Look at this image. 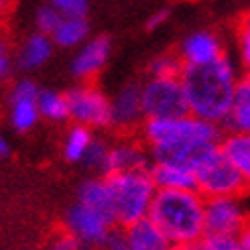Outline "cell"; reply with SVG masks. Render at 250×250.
Here are the masks:
<instances>
[{
    "label": "cell",
    "mask_w": 250,
    "mask_h": 250,
    "mask_svg": "<svg viewBox=\"0 0 250 250\" xmlns=\"http://www.w3.org/2000/svg\"><path fill=\"white\" fill-rule=\"evenodd\" d=\"M49 4H53L61 15H78L85 17L87 8H90V0H47Z\"/></svg>",
    "instance_id": "30"
},
{
    "label": "cell",
    "mask_w": 250,
    "mask_h": 250,
    "mask_svg": "<svg viewBox=\"0 0 250 250\" xmlns=\"http://www.w3.org/2000/svg\"><path fill=\"white\" fill-rule=\"evenodd\" d=\"M122 232L126 238V250H175V244L148 218L124 226Z\"/></svg>",
    "instance_id": "17"
},
{
    "label": "cell",
    "mask_w": 250,
    "mask_h": 250,
    "mask_svg": "<svg viewBox=\"0 0 250 250\" xmlns=\"http://www.w3.org/2000/svg\"><path fill=\"white\" fill-rule=\"evenodd\" d=\"M148 171L157 189H195V173L191 165L177 161H151Z\"/></svg>",
    "instance_id": "16"
},
{
    "label": "cell",
    "mask_w": 250,
    "mask_h": 250,
    "mask_svg": "<svg viewBox=\"0 0 250 250\" xmlns=\"http://www.w3.org/2000/svg\"><path fill=\"white\" fill-rule=\"evenodd\" d=\"M55 47L61 49H78L90 39V22L85 17L78 15H63L57 22L55 31L51 33Z\"/></svg>",
    "instance_id": "20"
},
{
    "label": "cell",
    "mask_w": 250,
    "mask_h": 250,
    "mask_svg": "<svg viewBox=\"0 0 250 250\" xmlns=\"http://www.w3.org/2000/svg\"><path fill=\"white\" fill-rule=\"evenodd\" d=\"M94 143H96V136L92 128L82 126V124H73L63 136L61 151H63V157L69 163H83V159L90 153Z\"/></svg>",
    "instance_id": "22"
},
{
    "label": "cell",
    "mask_w": 250,
    "mask_h": 250,
    "mask_svg": "<svg viewBox=\"0 0 250 250\" xmlns=\"http://www.w3.org/2000/svg\"><path fill=\"white\" fill-rule=\"evenodd\" d=\"M106 151H108V143L106 141H98L92 145L90 153L85 155L83 159V165L85 169L96 171L98 175H104V163H106Z\"/></svg>",
    "instance_id": "29"
},
{
    "label": "cell",
    "mask_w": 250,
    "mask_h": 250,
    "mask_svg": "<svg viewBox=\"0 0 250 250\" xmlns=\"http://www.w3.org/2000/svg\"><path fill=\"white\" fill-rule=\"evenodd\" d=\"M4 43V39H2V35H0V45H2Z\"/></svg>",
    "instance_id": "37"
},
{
    "label": "cell",
    "mask_w": 250,
    "mask_h": 250,
    "mask_svg": "<svg viewBox=\"0 0 250 250\" xmlns=\"http://www.w3.org/2000/svg\"><path fill=\"white\" fill-rule=\"evenodd\" d=\"M169 17H171V10H169V8H161V10L153 12V15L148 17V21H146V29L155 31V29H159V27H163V24L169 21Z\"/></svg>",
    "instance_id": "33"
},
{
    "label": "cell",
    "mask_w": 250,
    "mask_h": 250,
    "mask_svg": "<svg viewBox=\"0 0 250 250\" xmlns=\"http://www.w3.org/2000/svg\"><path fill=\"white\" fill-rule=\"evenodd\" d=\"M69 106V120L92 130H102L112 126L110 96L90 82H78L65 92Z\"/></svg>",
    "instance_id": "6"
},
{
    "label": "cell",
    "mask_w": 250,
    "mask_h": 250,
    "mask_svg": "<svg viewBox=\"0 0 250 250\" xmlns=\"http://www.w3.org/2000/svg\"><path fill=\"white\" fill-rule=\"evenodd\" d=\"M226 132H246L250 134V71H242L236 83L232 106L224 122Z\"/></svg>",
    "instance_id": "18"
},
{
    "label": "cell",
    "mask_w": 250,
    "mask_h": 250,
    "mask_svg": "<svg viewBox=\"0 0 250 250\" xmlns=\"http://www.w3.org/2000/svg\"><path fill=\"white\" fill-rule=\"evenodd\" d=\"M220 148L232 161V165L242 177L246 191H250V134L226 132L220 141Z\"/></svg>",
    "instance_id": "19"
},
{
    "label": "cell",
    "mask_w": 250,
    "mask_h": 250,
    "mask_svg": "<svg viewBox=\"0 0 250 250\" xmlns=\"http://www.w3.org/2000/svg\"><path fill=\"white\" fill-rule=\"evenodd\" d=\"M222 126L202 120L189 112L167 118H146L141 126V141L146 145L151 161H177L195 165L222 141Z\"/></svg>",
    "instance_id": "1"
},
{
    "label": "cell",
    "mask_w": 250,
    "mask_h": 250,
    "mask_svg": "<svg viewBox=\"0 0 250 250\" xmlns=\"http://www.w3.org/2000/svg\"><path fill=\"white\" fill-rule=\"evenodd\" d=\"M47 250H100V248L76 238V236L65 230H61L51 236V240L47 244Z\"/></svg>",
    "instance_id": "28"
},
{
    "label": "cell",
    "mask_w": 250,
    "mask_h": 250,
    "mask_svg": "<svg viewBox=\"0 0 250 250\" xmlns=\"http://www.w3.org/2000/svg\"><path fill=\"white\" fill-rule=\"evenodd\" d=\"M148 165H151V153H148V148L143 141L124 134L118 141L108 143L104 175L134 171V169H146Z\"/></svg>",
    "instance_id": "13"
},
{
    "label": "cell",
    "mask_w": 250,
    "mask_h": 250,
    "mask_svg": "<svg viewBox=\"0 0 250 250\" xmlns=\"http://www.w3.org/2000/svg\"><path fill=\"white\" fill-rule=\"evenodd\" d=\"M240 73L238 61L228 53L208 65H183L179 78L187 100V112L224 128Z\"/></svg>",
    "instance_id": "2"
},
{
    "label": "cell",
    "mask_w": 250,
    "mask_h": 250,
    "mask_svg": "<svg viewBox=\"0 0 250 250\" xmlns=\"http://www.w3.org/2000/svg\"><path fill=\"white\" fill-rule=\"evenodd\" d=\"M175 250H240L238 238L236 236H211L204 234L199 240L175 246Z\"/></svg>",
    "instance_id": "25"
},
{
    "label": "cell",
    "mask_w": 250,
    "mask_h": 250,
    "mask_svg": "<svg viewBox=\"0 0 250 250\" xmlns=\"http://www.w3.org/2000/svg\"><path fill=\"white\" fill-rule=\"evenodd\" d=\"M116 228V222L110 216L102 214L90 206L82 202H76L63 216V230L73 234L76 238L92 244V246H102L108 234Z\"/></svg>",
    "instance_id": "10"
},
{
    "label": "cell",
    "mask_w": 250,
    "mask_h": 250,
    "mask_svg": "<svg viewBox=\"0 0 250 250\" xmlns=\"http://www.w3.org/2000/svg\"><path fill=\"white\" fill-rule=\"evenodd\" d=\"M234 43H236V61H238L240 69L250 71V8L244 10L240 19L236 21Z\"/></svg>",
    "instance_id": "24"
},
{
    "label": "cell",
    "mask_w": 250,
    "mask_h": 250,
    "mask_svg": "<svg viewBox=\"0 0 250 250\" xmlns=\"http://www.w3.org/2000/svg\"><path fill=\"white\" fill-rule=\"evenodd\" d=\"M104 177L110 189L112 216H114L116 226L124 228L139 220L148 218V209H151L157 193V185L151 177L148 167L110 173Z\"/></svg>",
    "instance_id": "4"
},
{
    "label": "cell",
    "mask_w": 250,
    "mask_h": 250,
    "mask_svg": "<svg viewBox=\"0 0 250 250\" xmlns=\"http://www.w3.org/2000/svg\"><path fill=\"white\" fill-rule=\"evenodd\" d=\"M204 208L206 197L197 189H157L148 220H153L175 246H183L206 234Z\"/></svg>",
    "instance_id": "3"
},
{
    "label": "cell",
    "mask_w": 250,
    "mask_h": 250,
    "mask_svg": "<svg viewBox=\"0 0 250 250\" xmlns=\"http://www.w3.org/2000/svg\"><path fill=\"white\" fill-rule=\"evenodd\" d=\"M15 2L17 0H0V21L10 15L12 8H15Z\"/></svg>",
    "instance_id": "35"
},
{
    "label": "cell",
    "mask_w": 250,
    "mask_h": 250,
    "mask_svg": "<svg viewBox=\"0 0 250 250\" xmlns=\"http://www.w3.org/2000/svg\"><path fill=\"white\" fill-rule=\"evenodd\" d=\"M39 114L49 122H65L69 120V106L65 92L41 90L39 92Z\"/></svg>",
    "instance_id": "23"
},
{
    "label": "cell",
    "mask_w": 250,
    "mask_h": 250,
    "mask_svg": "<svg viewBox=\"0 0 250 250\" xmlns=\"http://www.w3.org/2000/svg\"><path fill=\"white\" fill-rule=\"evenodd\" d=\"M100 250H126V238H124V232L120 226H116L108 234V238L100 246Z\"/></svg>",
    "instance_id": "31"
},
{
    "label": "cell",
    "mask_w": 250,
    "mask_h": 250,
    "mask_svg": "<svg viewBox=\"0 0 250 250\" xmlns=\"http://www.w3.org/2000/svg\"><path fill=\"white\" fill-rule=\"evenodd\" d=\"M10 155V141L4 132H0V159H6Z\"/></svg>",
    "instance_id": "36"
},
{
    "label": "cell",
    "mask_w": 250,
    "mask_h": 250,
    "mask_svg": "<svg viewBox=\"0 0 250 250\" xmlns=\"http://www.w3.org/2000/svg\"><path fill=\"white\" fill-rule=\"evenodd\" d=\"M39 92L41 87L29 78H21L10 85L6 96V114L12 130L24 134L37 126L39 114Z\"/></svg>",
    "instance_id": "9"
},
{
    "label": "cell",
    "mask_w": 250,
    "mask_h": 250,
    "mask_svg": "<svg viewBox=\"0 0 250 250\" xmlns=\"http://www.w3.org/2000/svg\"><path fill=\"white\" fill-rule=\"evenodd\" d=\"M238 244H240V250H250V220L238 234Z\"/></svg>",
    "instance_id": "34"
},
{
    "label": "cell",
    "mask_w": 250,
    "mask_h": 250,
    "mask_svg": "<svg viewBox=\"0 0 250 250\" xmlns=\"http://www.w3.org/2000/svg\"><path fill=\"white\" fill-rule=\"evenodd\" d=\"M61 12L53 6V4H43L37 8L35 12V31H39V33H45V35H51L57 27V22L61 21Z\"/></svg>",
    "instance_id": "27"
},
{
    "label": "cell",
    "mask_w": 250,
    "mask_h": 250,
    "mask_svg": "<svg viewBox=\"0 0 250 250\" xmlns=\"http://www.w3.org/2000/svg\"><path fill=\"white\" fill-rule=\"evenodd\" d=\"M250 216L244 208L242 195L208 197L204 208V228L211 236H236L242 232Z\"/></svg>",
    "instance_id": "8"
},
{
    "label": "cell",
    "mask_w": 250,
    "mask_h": 250,
    "mask_svg": "<svg viewBox=\"0 0 250 250\" xmlns=\"http://www.w3.org/2000/svg\"><path fill=\"white\" fill-rule=\"evenodd\" d=\"M110 110H112V128L120 130L122 134L141 130L143 122L146 120L141 83H136V82L124 83L110 98Z\"/></svg>",
    "instance_id": "11"
},
{
    "label": "cell",
    "mask_w": 250,
    "mask_h": 250,
    "mask_svg": "<svg viewBox=\"0 0 250 250\" xmlns=\"http://www.w3.org/2000/svg\"><path fill=\"white\" fill-rule=\"evenodd\" d=\"M53 53H55V43L51 39V35L35 31L19 45L12 61H15V67L29 73V71H37L45 67L51 61Z\"/></svg>",
    "instance_id": "15"
},
{
    "label": "cell",
    "mask_w": 250,
    "mask_h": 250,
    "mask_svg": "<svg viewBox=\"0 0 250 250\" xmlns=\"http://www.w3.org/2000/svg\"><path fill=\"white\" fill-rule=\"evenodd\" d=\"M71 61H69V73L78 82H92L104 71L110 53L112 43L108 37H90L83 45L73 49Z\"/></svg>",
    "instance_id": "12"
},
{
    "label": "cell",
    "mask_w": 250,
    "mask_h": 250,
    "mask_svg": "<svg viewBox=\"0 0 250 250\" xmlns=\"http://www.w3.org/2000/svg\"><path fill=\"white\" fill-rule=\"evenodd\" d=\"M146 118H167L187 112L181 78H151L141 83Z\"/></svg>",
    "instance_id": "7"
},
{
    "label": "cell",
    "mask_w": 250,
    "mask_h": 250,
    "mask_svg": "<svg viewBox=\"0 0 250 250\" xmlns=\"http://www.w3.org/2000/svg\"><path fill=\"white\" fill-rule=\"evenodd\" d=\"M12 67H15V61H12V55L8 51L6 43H2V45H0V85H2L10 78Z\"/></svg>",
    "instance_id": "32"
},
{
    "label": "cell",
    "mask_w": 250,
    "mask_h": 250,
    "mask_svg": "<svg viewBox=\"0 0 250 250\" xmlns=\"http://www.w3.org/2000/svg\"><path fill=\"white\" fill-rule=\"evenodd\" d=\"M78 202L90 206L102 214L112 216V199H110V189H108V183H106V177L104 175H96V177H90L85 179L78 191Z\"/></svg>",
    "instance_id": "21"
},
{
    "label": "cell",
    "mask_w": 250,
    "mask_h": 250,
    "mask_svg": "<svg viewBox=\"0 0 250 250\" xmlns=\"http://www.w3.org/2000/svg\"><path fill=\"white\" fill-rule=\"evenodd\" d=\"M177 55L181 63L187 67L208 65L211 61L220 59L222 55H226V47H224V41L218 33L202 29L185 37L177 49Z\"/></svg>",
    "instance_id": "14"
},
{
    "label": "cell",
    "mask_w": 250,
    "mask_h": 250,
    "mask_svg": "<svg viewBox=\"0 0 250 250\" xmlns=\"http://www.w3.org/2000/svg\"><path fill=\"white\" fill-rule=\"evenodd\" d=\"M193 173H195V189L206 199L246 193L242 177L232 165V161L224 155L220 145L209 148L206 155L197 159V163L193 165Z\"/></svg>",
    "instance_id": "5"
},
{
    "label": "cell",
    "mask_w": 250,
    "mask_h": 250,
    "mask_svg": "<svg viewBox=\"0 0 250 250\" xmlns=\"http://www.w3.org/2000/svg\"><path fill=\"white\" fill-rule=\"evenodd\" d=\"M183 63L177 53H163L157 55L148 63V76L151 78H179Z\"/></svg>",
    "instance_id": "26"
}]
</instances>
